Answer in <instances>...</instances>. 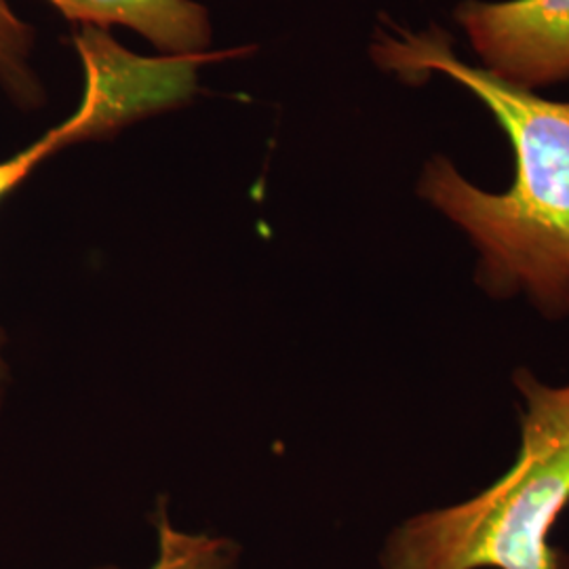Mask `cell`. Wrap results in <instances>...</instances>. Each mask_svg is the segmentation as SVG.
Here are the masks:
<instances>
[{
    "label": "cell",
    "mask_w": 569,
    "mask_h": 569,
    "mask_svg": "<svg viewBox=\"0 0 569 569\" xmlns=\"http://www.w3.org/2000/svg\"><path fill=\"white\" fill-rule=\"evenodd\" d=\"M371 58L406 84L432 77L456 82L505 131L515 159L507 190H483L449 157L432 154L418 197L465 232L486 293H526L550 319L569 315V102L512 87L462 60L439 23L413 32L387 21L373 37Z\"/></svg>",
    "instance_id": "1"
},
{
    "label": "cell",
    "mask_w": 569,
    "mask_h": 569,
    "mask_svg": "<svg viewBox=\"0 0 569 569\" xmlns=\"http://www.w3.org/2000/svg\"><path fill=\"white\" fill-rule=\"evenodd\" d=\"M526 397L515 465L467 502L425 510L390 531L382 569H569L552 529L569 507V385L515 373Z\"/></svg>",
    "instance_id": "2"
},
{
    "label": "cell",
    "mask_w": 569,
    "mask_h": 569,
    "mask_svg": "<svg viewBox=\"0 0 569 569\" xmlns=\"http://www.w3.org/2000/svg\"><path fill=\"white\" fill-rule=\"evenodd\" d=\"M74 44L84 66L81 106L39 142L0 163V199L61 148L112 136L129 122L190 100L197 89V72L207 63L204 58H140L98 28H81ZM4 371L0 355V397Z\"/></svg>",
    "instance_id": "3"
},
{
    "label": "cell",
    "mask_w": 569,
    "mask_h": 569,
    "mask_svg": "<svg viewBox=\"0 0 569 569\" xmlns=\"http://www.w3.org/2000/svg\"><path fill=\"white\" fill-rule=\"evenodd\" d=\"M453 21L496 79L528 91L569 81V0H460Z\"/></svg>",
    "instance_id": "4"
},
{
    "label": "cell",
    "mask_w": 569,
    "mask_h": 569,
    "mask_svg": "<svg viewBox=\"0 0 569 569\" xmlns=\"http://www.w3.org/2000/svg\"><path fill=\"white\" fill-rule=\"evenodd\" d=\"M81 28L124 26L163 56H207L213 39L207 9L194 0H47Z\"/></svg>",
    "instance_id": "5"
},
{
    "label": "cell",
    "mask_w": 569,
    "mask_h": 569,
    "mask_svg": "<svg viewBox=\"0 0 569 569\" xmlns=\"http://www.w3.org/2000/svg\"><path fill=\"white\" fill-rule=\"evenodd\" d=\"M237 561L232 540L176 529L167 510L157 512V559L148 569H234Z\"/></svg>",
    "instance_id": "6"
},
{
    "label": "cell",
    "mask_w": 569,
    "mask_h": 569,
    "mask_svg": "<svg viewBox=\"0 0 569 569\" xmlns=\"http://www.w3.org/2000/svg\"><path fill=\"white\" fill-rule=\"evenodd\" d=\"M32 47V28L16 16L7 0H0V84L23 108L44 102L42 84L30 66Z\"/></svg>",
    "instance_id": "7"
}]
</instances>
